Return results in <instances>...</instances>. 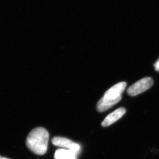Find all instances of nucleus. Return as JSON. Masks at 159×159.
Instances as JSON below:
<instances>
[{"label": "nucleus", "mask_w": 159, "mask_h": 159, "mask_svg": "<svg viewBox=\"0 0 159 159\" xmlns=\"http://www.w3.org/2000/svg\"><path fill=\"white\" fill-rule=\"evenodd\" d=\"M49 134L43 127L34 129L29 134L26 144L29 149L38 155H43L46 153L48 146Z\"/></svg>", "instance_id": "f257e3e1"}, {"label": "nucleus", "mask_w": 159, "mask_h": 159, "mask_svg": "<svg viewBox=\"0 0 159 159\" xmlns=\"http://www.w3.org/2000/svg\"><path fill=\"white\" fill-rule=\"evenodd\" d=\"M153 84L152 79L150 77H145L134 83L128 88L127 93L131 96H137L148 90Z\"/></svg>", "instance_id": "f03ea898"}, {"label": "nucleus", "mask_w": 159, "mask_h": 159, "mask_svg": "<svg viewBox=\"0 0 159 159\" xmlns=\"http://www.w3.org/2000/svg\"><path fill=\"white\" fill-rule=\"evenodd\" d=\"M52 142L53 145L56 146L65 148L77 153L80 152V146L79 144L63 137H55L52 140Z\"/></svg>", "instance_id": "7ed1b4c3"}, {"label": "nucleus", "mask_w": 159, "mask_h": 159, "mask_svg": "<svg viewBox=\"0 0 159 159\" xmlns=\"http://www.w3.org/2000/svg\"><path fill=\"white\" fill-rule=\"evenodd\" d=\"M126 112V109L123 107L117 109L106 117L102 123V126L104 127L109 126L120 119L125 114Z\"/></svg>", "instance_id": "20e7f679"}, {"label": "nucleus", "mask_w": 159, "mask_h": 159, "mask_svg": "<svg viewBox=\"0 0 159 159\" xmlns=\"http://www.w3.org/2000/svg\"><path fill=\"white\" fill-rule=\"evenodd\" d=\"M122 99V96L116 98H109L103 96L97 104V110L98 112H102L109 109L115 105Z\"/></svg>", "instance_id": "39448f33"}, {"label": "nucleus", "mask_w": 159, "mask_h": 159, "mask_svg": "<svg viewBox=\"0 0 159 159\" xmlns=\"http://www.w3.org/2000/svg\"><path fill=\"white\" fill-rule=\"evenodd\" d=\"M127 84L125 82H120L115 84L112 87L106 92L104 97L109 98H116L121 96L126 89Z\"/></svg>", "instance_id": "423d86ee"}, {"label": "nucleus", "mask_w": 159, "mask_h": 159, "mask_svg": "<svg viewBox=\"0 0 159 159\" xmlns=\"http://www.w3.org/2000/svg\"><path fill=\"white\" fill-rule=\"evenodd\" d=\"M78 153L68 149H59L56 151L55 159H76Z\"/></svg>", "instance_id": "0eeeda50"}, {"label": "nucleus", "mask_w": 159, "mask_h": 159, "mask_svg": "<svg viewBox=\"0 0 159 159\" xmlns=\"http://www.w3.org/2000/svg\"><path fill=\"white\" fill-rule=\"evenodd\" d=\"M153 66L155 67L156 71L159 72V59L153 65Z\"/></svg>", "instance_id": "6e6552de"}, {"label": "nucleus", "mask_w": 159, "mask_h": 159, "mask_svg": "<svg viewBox=\"0 0 159 159\" xmlns=\"http://www.w3.org/2000/svg\"><path fill=\"white\" fill-rule=\"evenodd\" d=\"M0 159H7L6 158H4V157H2L0 156Z\"/></svg>", "instance_id": "1a4fd4ad"}, {"label": "nucleus", "mask_w": 159, "mask_h": 159, "mask_svg": "<svg viewBox=\"0 0 159 159\" xmlns=\"http://www.w3.org/2000/svg\"></svg>", "instance_id": "9d476101"}]
</instances>
